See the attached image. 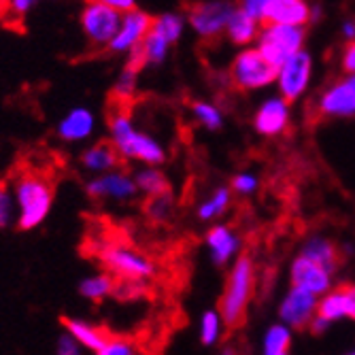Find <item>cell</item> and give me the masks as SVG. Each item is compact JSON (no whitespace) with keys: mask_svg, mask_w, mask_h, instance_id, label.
<instances>
[{"mask_svg":"<svg viewBox=\"0 0 355 355\" xmlns=\"http://www.w3.org/2000/svg\"><path fill=\"white\" fill-rule=\"evenodd\" d=\"M343 69L349 75H355V41L347 45L345 53H343Z\"/></svg>","mask_w":355,"mask_h":355,"instance_id":"60d3db41","label":"cell"},{"mask_svg":"<svg viewBox=\"0 0 355 355\" xmlns=\"http://www.w3.org/2000/svg\"><path fill=\"white\" fill-rule=\"evenodd\" d=\"M232 205V191L230 187H217L207 200H202L196 209V215L200 221H213L221 215H225V211Z\"/></svg>","mask_w":355,"mask_h":355,"instance_id":"4316f807","label":"cell"},{"mask_svg":"<svg viewBox=\"0 0 355 355\" xmlns=\"http://www.w3.org/2000/svg\"><path fill=\"white\" fill-rule=\"evenodd\" d=\"M311 17V7L304 0H270L262 21L266 26H298L302 28Z\"/></svg>","mask_w":355,"mask_h":355,"instance_id":"ac0fdd59","label":"cell"},{"mask_svg":"<svg viewBox=\"0 0 355 355\" xmlns=\"http://www.w3.org/2000/svg\"><path fill=\"white\" fill-rule=\"evenodd\" d=\"M55 355H83V347L73 336L64 332V334H60V338L55 343Z\"/></svg>","mask_w":355,"mask_h":355,"instance_id":"8d00e7d4","label":"cell"},{"mask_svg":"<svg viewBox=\"0 0 355 355\" xmlns=\"http://www.w3.org/2000/svg\"><path fill=\"white\" fill-rule=\"evenodd\" d=\"M313 73V60L306 51L289 58L277 73V85L285 103H294L306 92Z\"/></svg>","mask_w":355,"mask_h":355,"instance_id":"9c48e42d","label":"cell"},{"mask_svg":"<svg viewBox=\"0 0 355 355\" xmlns=\"http://www.w3.org/2000/svg\"><path fill=\"white\" fill-rule=\"evenodd\" d=\"M343 32H345V37L353 43L355 41V19H347L343 24Z\"/></svg>","mask_w":355,"mask_h":355,"instance_id":"7bdbcfd3","label":"cell"},{"mask_svg":"<svg viewBox=\"0 0 355 355\" xmlns=\"http://www.w3.org/2000/svg\"><path fill=\"white\" fill-rule=\"evenodd\" d=\"M332 277L334 275L330 270L315 264L304 255L294 257L292 268H289V281H292V287L304 289V292H309L317 298H321L332 289Z\"/></svg>","mask_w":355,"mask_h":355,"instance_id":"4fadbf2b","label":"cell"},{"mask_svg":"<svg viewBox=\"0 0 355 355\" xmlns=\"http://www.w3.org/2000/svg\"><path fill=\"white\" fill-rule=\"evenodd\" d=\"M330 326H332V324H330L328 319H324V317L315 315V317H313V321L309 324V330H311L313 334H317V336H319V334H324V332H326Z\"/></svg>","mask_w":355,"mask_h":355,"instance_id":"b9f144b4","label":"cell"},{"mask_svg":"<svg viewBox=\"0 0 355 355\" xmlns=\"http://www.w3.org/2000/svg\"><path fill=\"white\" fill-rule=\"evenodd\" d=\"M287 123H289V107L281 96H275V98L262 103V107L253 115V128L262 137H277L285 132Z\"/></svg>","mask_w":355,"mask_h":355,"instance_id":"2e32d148","label":"cell"},{"mask_svg":"<svg viewBox=\"0 0 355 355\" xmlns=\"http://www.w3.org/2000/svg\"><path fill=\"white\" fill-rule=\"evenodd\" d=\"M302 43L304 30L298 26H264L255 49L275 69H281L289 58L302 51Z\"/></svg>","mask_w":355,"mask_h":355,"instance_id":"5b68a950","label":"cell"},{"mask_svg":"<svg viewBox=\"0 0 355 355\" xmlns=\"http://www.w3.org/2000/svg\"><path fill=\"white\" fill-rule=\"evenodd\" d=\"M115 292V281L109 272H98L79 283V294L89 302H101Z\"/></svg>","mask_w":355,"mask_h":355,"instance_id":"484cf974","label":"cell"},{"mask_svg":"<svg viewBox=\"0 0 355 355\" xmlns=\"http://www.w3.org/2000/svg\"><path fill=\"white\" fill-rule=\"evenodd\" d=\"M321 17V7L317 5V7H313L311 9V17H309V21H317Z\"/></svg>","mask_w":355,"mask_h":355,"instance_id":"ee69618b","label":"cell"},{"mask_svg":"<svg viewBox=\"0 0 355 355\" xmlns=\"http://www.w3.org/2000/svg\"><path fill=\"white\" fill-rule=\"evenodd\" d=\"M94 3H98V5H105L117 13H128V11H132L137 9V0H94Z\"/></svg>","mask_w":355,"mask_h":355,"instance_id":"ab89813d","label":"cell"},{"mask_svg":"<svg viewBox=\"0 0 355 355\" xmlns=\"http://www.w3.org/2000/svg\"><path fill=\"white\" fill-rule=\"evenodd\" d=\"M277 73L279 69L268 64L257 49H243L232 60V67H230L232 83L245 92L268 87L270 83L277 81Z\"/></svg>","mask_w":355,"mask_h":355,"instance_id":"8992f818","label":"cell"},{"mask_svg":"<svg viewBox=\"0 0 355 355\" xmlns=\"http://www.w3.org/2000/svg\"><path fill=\"white\" fill-rule=\"evenodd\" d=\"M13 196L17 209V228L30 232L49 217L53 207V185L35 173L19 175L13 183Z\"/></svg>","mask_w":355,"mask_h":355,"instance_id":"3957f363","label":"cell"},{"mask_svg":"<svg viewBox=\"0 0 355 355\" xmlns=\"http://www.w3.org/2000/svg\"><path fill=\"white\" fill-rule=\"evenodd\" d=\"M317 315L328 319L330 324L338 319H351V285L332 287L328 294H324L317 302Z\"/></svg>","mask_w":355,"mask_h":355,"instance_id":"ffe728a7","label":"cell"},{"mask_svg":"<svg viewBox=\"0 0 355 355\" xmlns=\"http://www.w3.org/2000/svg\"><path fill=\"white\" fill-rule=\"evenodd\" d=\"M191 115H193V119H196L202 128H207V130H211V132L219 130V128L223 125L221 111L215 105L205 103V101H196V103L191 105Z\"/></svg>","mask_w":355,"mask_h":355,"instance_id":"4dcf8cb0","label":"cell"},{"mask_svg":"<svg viewBox=\"0 0 355 355\" xmlns=\"http://www.w3.org/2000/svg\"><path fill=\"white\" fill-rule=\"evenodd\" d=\"M62 326H64V332H67L69 336H73L83 349H87L92 353H98L109 338L101 328H96L94 324H89V321H85V319L64 317Z\"/></svg>","mask_w":355,"mask_h":355,"instance_id":"7402d4cb","label":"cell"},{"mask_svg":"<svg viewBox=\"0 0 355 355\" xmlns=\"http://www.w3.org/2000/svg\"><path fill=\"white\" fill-rule=\"evenodd\" d=\"M207 249L215 266H228L241 251V236L225 223H215L207 232Z\"/></svg>","mask_w":355,"mask_h":355,"instance_id":"9a60e30c","label":"cell"},{"mask_svg":"<svg viewBox=\"0 0 355 355\" xmlns=\"http://www.w3.org/2000/svg\"><path fill=\"white\" fill-rule=\"evenodd\" d=\"M171 211H173V196H171V191L159 193V196L149 198L147 213H149L151 219H155V221H164V219L171 217Z\"/></svg>","mask_w":355,"mask_h":355,"instance_id":"836d02e7","label":"cell"},{"mask_svg":"<svg viewBox=\"0 0 355 355\" xmlns=\"http://www.w3.org/2000/svg\"><path fill=\"white\" fill-rule=\"evenodd\" d=\"M153 24V17L143 11V9H132L121 15V24L117 35L113 37V41L109 43V51L113 53H123V55H130L135 49L141 47V43L145 41V37L149 35Z\"/></svg>","mask_w":355,"mask_h":355,"instance_id":"8fae6325","label":"cell"},{"mask_svg":"<svg viewBox=\"0 0 355 355\" xmlns=\"http://www.w3.org/2000/svg\"><path fill=\"white\" fill-rule=\"evenodd\" d=\"M143 67H145L143 53H141V49H135L130 55H128L125 67L121 69V73L117 75L115 85H113V98L117 103H128L137 96L139 75H141Z\"/></svg>","mask_w":355,"mask_h":355,"instance_id":"d6986e66","label":"cell"},{"mask_svg":"<svg viewBox=\"0 0 355 355\" xmlns=\"http://www.w3.org/2000/svg\"><path fill=\"white\" fill-rule=\"evenodd\" d=\"M151 30L157 32V35H162L171 45L177 43L181 37H183V30H185V17L181 13H175V11H168V13H162L153 17V24H151Z\"/></svg>","mask_w":355,"mask_h":355,"instance_id":"f1b7e54d","label":"cell"},{"mask_svg":"<svg viewBox=\"0 0 355 355\" xmlns=\"http://www.w3.org/2000/svg\"><path fill=\"white\" fill-rule=\"evenodd\" d=\"M32 7H35L32 0H7L5 15H11L13 19H24L30 13Z\"/></svg>","mask_w":355,"mask_h":355,"instance_id":"74e56055","label":"cell"},{"mask_svg":"<svg viewBox=\"0 0 355 355\" xmlns=\"http://www.w3.org/2000/svg\"><path fill=\"white\" fill-rule=\"evenodd\" d=\"M232 11L234 7L225 0H209V3L193 5L187 13V21L198 37L213 39L225 32V24H228Z\"/></svg>","mask_w":355,"mask_h":355,"instance_id":"30bf717a","label":"cell"},{"mask_svg":"<svg viewBox=\"0 0 355 355\" xmlns=\"http://www.w3.org/2000/svg\"><path fill=\"white\" fill-rule=\"evenodd\" d=\"M5 9H7V0H0V17L5 15Z\"/></svg>","mask_w":355,"mask_h":355,"instance_id":"bcb514c9","label":"cell"},{"mask_svg":"<svg viewBox=\"0 0 355 355\" xmlns=\"http://www.w3.org/2000/svg\"><path fill=\"white\" fill-rule=\"evenodd\" d=\"M304 257H309V260H313L315 264L324 266L326 270H330L332 275L336 272L338 268V262H340V253L336 249V245L326 239V236H311L304 247H302V253Z\"/></svg>","mask_w":355,"mask_h":355,"instance_id":"cb8c5ba5","label":"cell"},{"mask_svg":"<svg viewBox=\"0 0 355 355\" xmlns=\"http://www.w3.org/2000/svg\"><path fill=\"white\" fill-rule=\"evenodd\" d=\"M317 302L319 298L304 292V289L292 287L289 292L283 296L279 304V317L283 321V326L289 330H304L317 315Z\"/></svg>","mask_w":355,"mask_h":355,"instance_id":"7c38bea8","label":"cell"},{"mask_svg":"<svg viewBox=\"0 0 355 355\" xmlns=\"http://www.w3.org/2000/svg\"><path fill=\"white\" fill-rule=\"evenodd\" d=\"M135 183H137L139 193H145L147 198H153V196H159V193L171 191L166 175L159 168H153V166H145V168L137 171Z\"/></svg>","mask_w":355,"mask_h":355,"instance_id":"d4e9b609","label":"cell"},{"mask_svg":"<svg viewBox=\"0 0 355 355\" xmlns=\"http://www.w3.org/2000/svg\"><path fill=\"white\" fill-rule=\"evenodd\" d=\"M94 130H96V115L85 107L71 109L55 125V135L64 143H83L94 135Z\"/></svg>","mask_w":355,"mask_h":355,"instance_id":"e0dca14e","label":"cell"},{"mask_svg":"<svg viewBox=\"0 0 355 355\" xmlns=\"http://www.w3.org/2000/svg\"><path fill=\"white\" fill-rule=\"evenodd\" d=\"M141 53H143V60H145V67H157V64H162L171 51V43L162 37L157 35V32L149 30V35L145 37V41L141 43Z\"/></svg>","mask_w":355,"mask_h":355,"instance_id":"f546056e","label":"cell"},{"mask_svg":"<svg viewBox=\"0 0 355 355\" xmlns=\"http://www.w3.org/2000/svg\"><path fill=\"white\" fill-rule=\"evenodd\" d=\"M79 24L85 39L94 47H109L113 37L117 35L119 24H121V13L94 3V0H85V5L79 15Z\"/></svg>","mask_w":355,"mask_h":355,"instance_id":"52a82bcc","label":"cell"},{"mask_svg":"<svg viewBox=\"0 0 355 355\" xmlns=\"http://www.w3.org/2000/svg\"><path fill=\"white\" fill-rule=\"evenodd\" d=\"M347 355H355V351H351V353H347Z\"/></svg>","mask_w":355,"mask_h":355,"instance_id":"c3c4849f","label":"cell"},{"mask_svg":"<svg viewBox=\"0 0 355 355\" xmlns=\"http://www.w3.org/2000/svg\"><path fill=\"white\" fill-rule=\"evenodd\" d=\"M200 343L205 347H213L219 343V336L223 332V321L217 311H205L200 317Z\"/></svg>","mask_w":355,"mask_h":355,"instance_id":"1f68e13d","label":"cell"},{"mask_svg":"<svg viewBox=\"0 0 355 355\" xmlns=\"http://www.w3.org/2000/svg\"><path fill=\"white\" fill-rule=\"evenodd\" d=\"M15 221V196L7 181H0V230H7Z\"/></svg>","mask_w":355,"mask_h":355,"instance_id":"d6a6232c","label":"cell"},{"mask_svg":"<svg viewBox=\"0 0 355 355\" xmlns=\"http://www.w3.org/2000/svg\"><path fill=\"white\" fill-rule=\"evenodd\" d=\"M225 35L234 45H249L260 37V21L245 13L241 7H234L228 24H225Z\"/></svg>","mask_w":355,"mask_h":355,"instance_id":"603a6c76","label":"cell"},{"mask_svg":"<svg viewBox=\"0 0 355 355\" xmlns=\"http://www.w3.org/2000/svg\"><path fill=\"white\" fill-rule=\"evenodd\" d=\"M319 111L326 117L355 115V75H349L330 85L319 98Z\"/></svg>","mask_w":355,"mask_h":355,"instance_id":"5bb4252c","label":"cell"},{"mask_svg":"<svg viewBox=\"0 0 355 355\" xmlns=\"http://www.w3.org/2000/svg\"><path fill=\"white\" fill-rule=\"evenodd\" d=\"M257 185H260V181H257L255 175H251V173H239V175L232 177L230 191L232 193H239V196H251V193H255Z\"/></svg>","mask_w":355,"mask_h":355,"instance_id":"e575fe53","label":"cell"},{"mask_svg":"<svg viewBox=\"0 0 355 355\" xmlns=\"http://www.w3.org/2000/svg\"><path fill=\"white\" fill-rule=\"evenodd\" d=\"M32 3H37V0H32Z\"/></svg>","mask_w":355,"mask_h":355,"instance_id":"681fc988","label":"cell"},{"mask_svg":"<svg viewBox=\"0 0 355 355\" xmlns=\"http://www.w3.org/2000/svg\"><path fill=\"white\" fill-rule=\"evenodd\" d=\"M268 5H270V0H241V9L249 13L251 17H255L257 21H262V15Z\"/></svg>","mask_w":355,"mask_h":355,"instance_id":"f35d334b","label":"cell"},{"mask_svg":"<svg viewBox=\"0 0 355 355\" xmlns=\"http://www.w3.org/2000/svg\"><path fill=\"white\" fill-rule=\"evenodd\" d=\"M85 191L92 200H115L130 202L139 196L135 177L123 171H111L105 175H96L87 181Z\"/></svg>","mask_w":355,"mask_h":355,"instance_id":"ba28073f","label":"cell"},{"mask_svg":"<svg viewBox=\"0 0 355 355\" xmlns=\"http://www.w3.org/2000/svg\"><path fill=\"white\" fill-rule=\"evenodd\" d=\"M351 319L355 321V285H351Z\"/></svg>","mask_w":355,"mask_h":355,"instance_id":"f6af8a7d","label":"cell"},{"mask_svg":"<svg viewBox=\"0 0 355 355\" xmlns=\"http://www.w3.org/2000/svg\"><path fill=\"white\" fill-rule=\"evenodd\" d=\"M94 355H137V347L125 338H107L103 349Z\"/></svg>","mask_w":355,"mask_h":355,"instance_id":"d590c367","label":"cell"},{"mask_svg":"<svg viewBox=\"0 0 355 355\" xmlns=\"http://www.w3.org/2000/svg\"><path fill=\"white\" fill-rule=\"evenodd\" d=\"M119 162H121V157H119V153L115 151V147L111 143L89 145L81 153V166L87 173H94V175H105V173L117 171Z\"/></svg>","mask_w":355,"mask_h":355,"instance_id":"44dd1931","label":"cell"},{"mask_svg":"<svg viewBox=\"0 0 355 355\" xmlns=\"http://www.w3.org/2000/svg\"><path fill=\"white\" fill-rule=\"evenodd\" d=\"M292 347V330L283 324H275L266 330L262 340L264 355H287Z\"/></svg>","mask_w":355,"mask_h":355,"instance_id":"83f0119b","label":"cell"},{"mask_svg":"<svg viewBox=\"0 0 355 355\" xmlns=\"http://www.w3.org/2000/svg\"><path fill=\"white\" fill-rule=\"evenodd\" d=\"M98 257L111 277H119L123 281H135V283H143L155 277L153 260H149L143 251L135 247L119 245V243L103 245L98 249Z\"/></svg>","mask_w":355,"mask_h":355,"instance_id":"277c9868","label":"cell"},{"mask_svg":"<svg viewBox=\"0 0 355 355\" xmlns=\"http://www.w3.org/2000/svg\"><path fill=\"white\" fill-rule=\"evenodd\" d=\"M221 355H236V351H234V349H223Z\"/></svg>","mask_w":355,"mask_h":355,"instance_id":"7dc6e473","label":"cell"},{"mask_svg":"<svg viewBox=\"0 0 355 355\" xmlns=\"http://www.w3.org/2000/svg\"><path fill=\"white\" fill-rule=\"evenodd\" d=\"M109 137L111 145L119 153L121 159L128 162H141L145 166H162L166 162V149L157 139L139 130L130 113L117 111L109 119Z\"/></svg>","mask_w":355,"mask_h":355,"instance_id":"6da1fadb","label":"cell"},{"mask_svg":"<svg viewBox=\"0 0 355 355\" xmlns=\"http://www.w3.org/2000/svg\"><path fill=\"white\" fill-rule=\"evenodd\" d=\"M255 292V266L251 255H239L232 262L228 281H225L223 294L219 298V317L223 326L239 328L245 324L247 309Z\"/></svg>","mask_w":355,"mask_h":355,"instance_id":"7a4b0ae2","label":"cell"}]
</instances>
